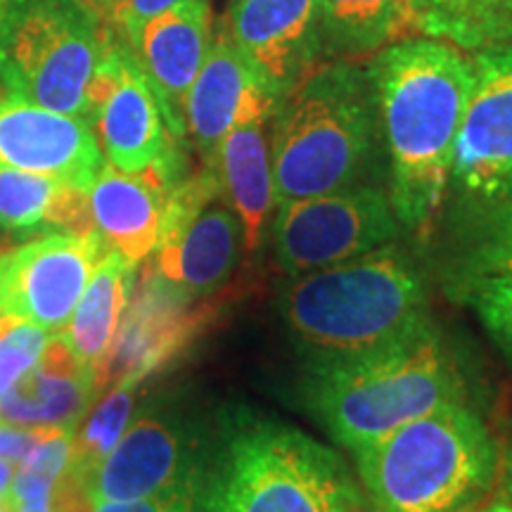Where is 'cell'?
<instances>
[{
    "label": "cell",
    "mask_w": 512,
    "mask_h": 512,
    "mask_svg": "<svg viewBox=\"0 0 512 512\" xmlns=\"http://www.w3.org/2000/svg\"><path fill=\"white\" fill-rule=\"evenodd\" d=\"M389 202L401 228L425 230L451 181L453 152L475 88V62L437 38H401L370 57Z\"/></svg>",
    "instance_id": "6da1fadb"
},
{
    "label": "cell",
    "mask_w": 512,
    "mask_h": 512,
    "mask_svg": "<svg viewBox=\"0 0 512 512\" xmlns=\"http://www.w3.org/2000/svg\"><path fill=\"white\" fill-rule=\"evenodd\" d=\"M460 370L430 323L349 358L309 361L304 399L323 430L358 451L420 415L463 401Z\"/></svg>",
    "instance_id": "7a4b0ae2"
},
{
    "label": "cell",
    "mask_w": 512,
    "mask_h": 512,
    "mask_svg": "<svg viewBox=\"0 0 512 512\" xmlns=\"http://www.w3.org/2000/svg\"><path fill=\"white\" fill-rule=\"evenodd\" d=\"M278 313L309 361L349 358L392 344L427 323V283L418 261L396 247L294 275Z\"/></svg>",
    "instance_id": "3957f363"
},
{
    "label": "cell",
    "mask_w": 512,
    "mask_h": 512,
    "mask_svg": "<svg viewBox=\"0 0 512 512\" xmlns=\"http://www.w3.org/2000/svg\"><path fill=\"white\" fill-rule=\"evenodd\" d=\"M363 498L330 446L256 413L223 425L195 491L200 512H361Z\"/></svg>",
    "instance_id": "277c9868"
},
{
    "label": "cell",
    "mask_w": 512,
    "mask_h": 512,
    "mask_svg": "<svg viewBox=\"0 0 512 512\" xmlns=\"http://www.w3.org/2000/svg\"><path fill=\"white\" fill-rule=\"evenodd\" d=\"M380 143L366 67L354 60L316 64L273 114L275 207L361 185Z\"/></svg>",
    "instance_id": "5b68a950"
},
{
    "label": "cell",
    "mask_w": 512,
    "mask_h": 512,
    "mask_svg": "<svg viewBox=\"0 0 512 512\" xmlns=\"http://www.w3.org/2000/svg\"><path fill=\"white\" fill-rule=\"evenodd\" d=\"M351 456L373 512H465L498 472L494 437L465 403L420 415Z\"/></svg>",
    "instance_id": "8992f818"
},
{
    "label": "cell",
    "mask_w": 512,
    "mask_h": 512,
    "mask_svg": "<svg viewBox=\"0 0 512 512\" xmlns=\"http://www.w3.org/2000/svg\"><path fill=\"white\" fill-rule=\"evenodd\" d=\"M112 34L83 0H0V93L88 121Z\"/></svg>",
    "instance_id": "52a82bcc"
},
{
    "label": "cell",
    "mask_w": 512,
    "mask_h": 512,
    "mask_svg": "<svg viewBox=\"0 0 512 512\" xmlns=\"http://www.w3.org/2000/svg\"><path fill=\"white\" fill-rule=\"evenodd\" d=\"M399 233L389 195L366 183L278 204L271 226L275 261L290 278L373 252Z\"/></svg>",
    "instance_id": "ba28073f"
},
{
    "label": "cell",
    "mask_w": 512,
    "mask_h": 512,
    "mask_svg": "<svg viewBox=\"0 0 512 512\" xmlns=\"http://www.w3.org/2000/svg\"><path fill=\"white\" fill-rule=\"evenodd\" d=\"M470 55L475 88L456 138L448 190L475 211L512 202V43Z\"/></svg>",
    "instance_id": "9c48e42d"
},
{
    "label": "cell",
    "mask_w": 512,
    "mask_h": 512,
    "mask_svg": "<svg viewBox=\"0 0 512 512\" xmlns=\"http://www.w3.org/2000/svg\"><path fill=\"white\" fill-rule=\"evenodd\" d=\"M219 192L207 166L200 176L178 183L166 200L155 273L188 297L219 290L245 249L238 214L214 202Z\"/></svg>",
    "instance_id": "30bf717a"
},
{
    "label": "cell",
    "mask_w": 512,
    "mask_h": 512,
    "mask_svg": "<svg viewBox=\"0 0 512 512\" xmlns=\"http://www.w3.org/2000/svg\"><path fill=\"white\" fill-rule=\"evenodd\" d=\"M98 230H62L0 254V311L60 335L107 254Z\"/></svg>",
    "instance_id": "8fae6325"
},
{
    "label": "cell",
    "mask_w": 512,
    "mask_h": 512,
    "mask_svg": "<svg viewBox=\"0 0 512 512\" xmlns=\"http://www.w3.org/2000/svg\"><path fill=\"white\" fill-rule=\"evenodd\" d=\"M197 441L178 422L140 415L128 422L114 448L81 482L88 505L140 501L197 491L202 475Z\"/></svg>",
    "instance_id": "7c38bea8"
},
{
    "label": "cell",
    "mask_w": 512,
    "mask_h": 512,
    "mask_svg": "<svg viewBox=\"0 0 512 512\" xmlns=\"http://www.w3.org/2000/svg\"><path fill=\"white\" fill-rule=\"evenodd\" d=\"M91 126L107 164L128 174L147 171L169 147L162 110L131 48L117 31L95 76Z\"/></svg>",
    "instance_id": "4fadbf2b"
},
{
    "label": "cell",
    "mask_w": 512,
    "mask_h": 512,
    "mask_svg": "<svg viewBox=\"0 0 512 512\" xmlns=\"http://www.w3.org/2000/svg\"><path fill=\"white\" fill-rule=\"evenodd\" d=\"M221 31L280 98L323 55L318 0H235Z\"/></svg>",
    "instance_id": "5bb4252c"
},
{
    "label": "cell",
    "mask_w": 512,
    "mask_h": 512,
    "mask_svg": "<svg viewBox=\"0 0 512 512\" xmlns=\"http://www.w3.org/2000/svg\"><path fill=\"white\" fill-rule=\"evenodd\" d=\"M102 164L105 157L86 119L0 95V166L88 190Z\"/></svg>",
    "instance_id": "9a60e30c"
},
{
    "label": "cell",
    "mask_w": 512,
    "mask_h": 512,
    "mask_svg": "<svg viewBox=\"0 0 512 512\" xmlns=\"http://www.w3.org/2000/svg\"><path fill=\"white\" fill-rule=\"evenodd\" d=\"M280 100L259 69L219 31L185 98V133L209 162L233 128L254 121L266 124Z\"/></svg>",
    "instance_id": "2e32d148"
},
{
    "label": "cell",
    "mask_w": 512,
    "mask_h": 512,
    "mask_svg": "<svg viewBox=\"0 0 512 512\" xmlns=\"http://www.w3.org/2000/svg\"><path fill=\"white\" fill-rule=\"evenodd\" d=\"M209 0H183L162 12L128 43L162 110L166 131L181 140L185 133V98L211 48Z\"/></svg>",
    "instance_id": "e0dca14e"
},
{
    "label": "cell",
    "mask_w": 512,
    "mask_h": 512,
    "mask_svg": "<svg viewBox=\"0 0 512 512\" xmlns=\"http://www.w3.org/2000/svg\"><path fill=\"white\" fill-rule=\"evenodd\" d=\"M176 185L171 150L140 174L105 162L88 188L93 228L112 252L138 266L159 245L166 200Z\"/></svg>",
    "instance_id": "ac0fdd59"
},
{
    "label": "cell",
    "mask_w": 512,
    "mask_h": 512,
    "mask_svg": "<svg viewBox=\"0 0 512 512\" xmlns=\"http://www.w3.org/2000/svg\"><path fill=\"white\" fill-rule=\"evenodd\" d=\"M192 297L176 290L159 275H147L136 302L126 306L119 332L107 358L102 384L143 380L190 337L197 320L188 311Z\"/></svg>",
    "instance_id": "d6986e66"
},
{
    "label": "cell",
    "mask_w": 512,
    "mask_h": 512,
    "mask_svg": "<svg viewBox=\"0 0 512 512\" xmlns=\"http://www.w3.org/2000/svg\"><path fill=\"white\" fill-rule=\"evenodd\" d=\"M95 394L91 373L76 363L60 337H53L36 366L0 394V422L74 427Z\"/></svg>",
    "instance_id": "ffe728a7"
},
{
    "label": "cell",
    "mask_w": 512,
    "mask_h": 512,
    "mask_svg": "<svg viewBox=\"0 0 512 512\" xmlns=\"http://www.w3.org/2000/svg\"><path fill=\"white\" fill-rule=\"evenodd\" d=\"M136 280V266L124 256L107 249L95 273L88 280L79 304L60 332L64 347L76 358V363L91 373L95 389H105L107 358H110L114 337H117L121 318H124L128 299Z\"/></svg>",
    "instance_id": "44dd1931"
},
{
    "label": "cell",
    "mask_w": 512,
    "mask_h": 512,
    "mask_svg": "<svg viewBox=\"0 0 512 512\" xmlns=\"http://www.w3.org/2000/svg\"><path fill=\"white\" fill-rule=\"evenodd\" d=\"M207 166L214 171L219 190L228 197L245 233V252H254L264 240L268 216L275 207L271 145L264 121L233 128L216 147Z\"/></svg>",
    "instance_id": "7402d4cb"
},
{
    "label": "cell",
    "mask_w": 512,
    "mask_h": 512,
    "mask_svg": "<svg viewBox=\"0 0 512 512\" xmlns=\"http://www.w3.org/2000/svg\"><path fill=\"white\" fill-rule=\"evenodd\" d=\"M323 55L373 57L415 34L411 0H318Z\"/></svg>",
    "instance_id": "603a6c76"
},
{
    "label": "cell",
    "mask_w": 512,
    "mask_h": 512,
    "mask_svg": "<svg viewBox=\"0 0 512 512\" xmlns=\"http://www.w3.org/2000/svg\"><path fill=\"white\" fill-rule=\"evenodd\" d=\"M0 226L10 230H93L88 190L57 178L0 166Z\"/></svg>",
    "instance_id": "cb8c5ba5"
},
{
    "label": "cell",
    "mask_w": 512,
    "mask_h": 512,
    "mask_svg": "<svg viewBox=\"0 0 512 512\" xmlns=\"http://www.w3.org/2000/svg\"><path fill=\"white\" fill-rule=\"evenodd\" d=\"M418 36L465 53L512 43V0H411Z\"/></svg>",
    "instance_id": "d4e9b609"
},
{
    "label": "cell",
    "mask_w": 512,
    "mask_h": 512,
    "mask_svg": "<svg viewBox=\"0 0 512 512\" xmlns=\"http://www.w3.org/2000/svg\"><path fill=\"white\" fill-rule=\"evenodd\" d=\"M138 384V380H119L117 389H112L95 406V411L88 415L79 430H74L72 460H69V470L64 477L76 489H79L83 479L91 475L93 467L112 451L121 434L126 432L133 406H136Z\"/></svg>",
    "instance_id": "484cf974"
},
{
    "label": "cell",
    "mask_w": 512,
    "mask_h": 512,
    "mask_svg": "<svg viewBox=\"0 0 512 512\" xmlns=\"http://www.w3.org/2000/svg\"><path fill=\"white\" fill-rule=\"evenodd\" d=\"M467 278L512 275V202L470 211Z\"/></svg>",
    "instance_id": "4316f807"
},
{
    "label": "cell",
    "mask_w": 512,
    "mask_h": 512,
    "mask_svg": "<svg viewBox=\"0 0 512 512\" xmlns=\"http://www.w3.org/2000/svg\"><path fill=\"white\" fill-rule=\"evenodd\" d=\"M53 337L27 318L0 313V394L36 366Z\"/></svg>",
    "instance_id": "83f0119b"
},
{
    "label": "cell",
    "mask_w": 512,
    "mask_h": 512,
    "mask_svg": "<svg viewBox=\"0 0 512 512\" xmlns=\"http://www.w3.org/2000/svg\"><path fill=\"white\" fill-rule=\"evenodd\" d=\"M463 290L484 330L512 361V275L467 278Z\"/></svg>",
    "instance_id": "f1b7e54d"
},
{
    "label": "cell",
    "mask_w": 512,
    "mask_h": 512,
    "mask_svg": "<svg viewBox=\"0 0 512 512\" xmlns=\"http://www.w3.org/2000/svg\"><path fill=\"white\" fill-rule=\"evenodd\" d=\"M181 3L183 0H119L114 5L107 24L124 38L128 46L150 19H155L157 15H162V12L176 8Z\"/></svg>",
    "instance_id": "f546056e"
},
{
    "label": "cell",
    "mask_w": 512,
    "mask_h": 512,
    "mask_svg": "<svg viewBox=\"0 0 512 512\" xmlns=\"http://www.w3.org/2000/svg\"><path fill=\"white\" fill-rule=\"evenodd\" d=\"M74 430V427H57V425H5L0 422V458L10 460V463L19 465L29 456L34 448H38L43 441L57 437V434Z\"/></svg>",
    "instance_id": "4dcf8cb0"
},
{
    "label": "cell",
    "mask_w": 512,
    "mask_h": 512,
    "mask_svg": "<svg viewBox=\"0 0 512 512\" xmlns=\"http://www.w3.org/2000/svg\"><path fill=\"white\" fill-rule=\"evenodd\" d=\"M91 512H195V491H176V494L140 498V501L98 503Z\"/></svg>",
    "instance_id": "1f68e13d"
},
{
    "label": "cell",
    "mask_w": 512,
    "mask_h": 512,
    "mask_svg": "<svg viewBox=\"0 0 512 512\" xmlns=\"http://www.w3.org/2000/svg\"><path fill=\"white\" fill-rule=\"evenodd\" d=\"M465 512H512V496L510 494L508 496H496V498H491V501H486V503L479 501L477 505H472V508L465 510Z\"/></svg>",
    "instance_id": "d6a6232c"
},
{
    "label": "cell",
    "mask_w": 512,
    "mask_h": 512,
    "mask_svg": "<svg viewBox=\"0 0 512 512\" xmlns=\"http://www.w3.org/2000/svg\"><path fill=\"white\" fill-rule=\"evenodd\" d=\"M15 463H10V460L0 458V498H5L10 494V486H12V479H15Z\"/></svg>",
    "instance_id": "836d02e7"
},
{
    "label": "cell",
    "mask_w": 512,
    "mask_h": 512,
    "mask_svg": "<svg viewBox=\"0 0 512 512\" xmlns=\"http://www.w3.org/2000/svg\"><path fill=\"white\" fill-rule=\"evenodd\" d=\"M83 3H86L91 10L98 12V15L107 22V19H110V15H112L114 5H117L119 0H83Z\"/></svg>",
    "instance_id": "e575fe53"
},
{
    "label": "cell",
    "mask_w": 512,
    "mask_h": 512,
    "mask_svg": "<svg viewBox=\"0 0 512 512\" xmlns=\"http://www.w3.org/2000/svg\"><path fill=\"white\" fill-rule=\"evenodd\" d=\"M505 484H508V494L512 496V448L505 458Z\"/></svg>",
    "instance_id": "d590c367"
},
{
    "label": "cell",
    "mask_w": 512,
    "mask_h": 512,
    "mask_svg": "<svg viewBox=\"0 0 512 512\" xmlns=\"http://www.w3.org/2000/svg\"><path fill=\"white\" fill-rule=\"evenodd\" d=\"M0 512H15V510H12V503H10L8 496L0 498Z\"/></svg>",
    "instance_id": "8d00e7d4"
},
{
    "label": "cell",
    "mask_w": 512,
    "mask_h": 512,
    "mask_svg": "<svg viewBox=\"0 0 512 512\" xmlns=\"http://www.w3.org/2000/svg\"><path fill=\"white\" fill-rule=\"evenodd\" d=\"M0 95H3V93H0Z\"/></svg>",
    "instance_id": "74e56055"
}]
</instances>
